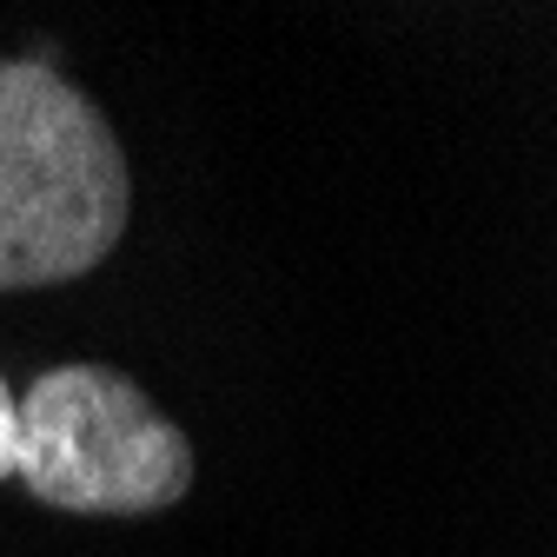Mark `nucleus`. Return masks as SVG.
I'll return each instance as SVG.
<instances>
[{
  "label": "nucleus",
  "instance_id": "3",
  "mask_svg": "<svg viewBox=\"0 0 557 557\" xmlns=\"http://www.w3.org/2000/svg\"><path fill=\"white\" fill-rule=\"evenodd\" d=\"M14 432H21V392L0 379V484L14 478Z\"/></svg>",
  "mask_w": 557,
  "mask_h": 557
},
{
  "label": "nucleus",
  "instance_id": "1",
  "mask_svg": "<svg viewBox=\"0 0 557 557\" xmlns=\"http://www.w3.org/2000/svg\"><path fill=\"white\" fill-rule=\"evenodd\" d=\"M133 220V166L107 113L53 66L0 60V293L74 286Z\"/></svg>",
  "mask_w": 557,
  "mask_h": 557
},
{
  "label": "nucleus",
  "instance_id": "2",
  "mask_svg": "<svg viewBox=\"0 0 557 557\" xmlns=\"http://www.w3.org/2000/svg\"><path fill=\"white\" fill-rule=\"evenodd\" d=\"M14 478L47 511L153 518L193 492L199 458L139 379L100 359H66L21 392Z\"/></svg>",
  "mask_w": 557,
  "mask_h": 557
}]
</instances>
